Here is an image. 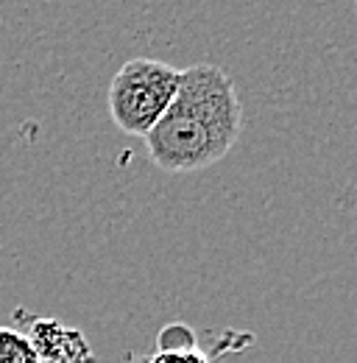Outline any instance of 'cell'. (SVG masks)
<instances>
[{
	"instance_id": "cell-1",
	"label": "cell",
	"mask_w": 357,
	"mask_h": 363,
	"mask_svg": "<svg viewBox=\"0 0 357 363\" xmlns=\"http://www.w3.org/2000/svg\"><path fill=\"white\" fill-rule=\"evenodd\" d=\"M240 132L243 104L232 76L215 65H190L178 73L171 106L142 140L157 168L193 174L221 162Z\"/></svg>"
},
{
	"instance_id": "cell-2",
	"label": "cell",
	"mask_w": 357,
	"mask_h": 363,
	"mask_svg": "<svg viewBox=\"0 0 357 363\" xmlns=\"http://www.w3.org/2000/svg\"><path fill=\"white\" fill-rule=\"evenodd\" d=\"M176 67L159 59H129L109 82L106 106L112 123L132 137H145L171 106L178 87Z\"/></svg>"
},
{
	"instance_id": "cell-3",
	"label": "cell",
	"mask_w": 357,
	"mask_h": 363,
	"mask_svg": "<svg viewBox=\"0 0 357 363\" xmlns=\"http://www.w3.org/2000/svg\"><path fill=\"white\" fill-rule=\"evenodd\" d=\"M28 341L34 344L40 363H95L81 330L64 327L56 318H37Z\"/></svg>"
},
{
	"instance_id": "cell-4",
	"label": "cell",
	"mask_w": 357,
	"mask_h": 363,
	"mask_svg": "<svg viewBox=\"0 0 357 363\" xmlns=\"http://www.w3.org/2000/svg\"><path fill=\"white\" fill-rule=\"evenodd\" d=\"M0 363H40V355L26 333L0 327Z\"/></svg>"
},
{
	"instance_id": "cell-5",
	"label": "cell",
	"mask_w": 357,
	"mask_h": 363,
	"mask_svg": "<svg viewBox=\"0 0 357 363\" xmlns=\"http://www.w3.org/2000/svg\"><path fill=\"white\" fill-rule=\"evenodd\" d=\"M193 350H198V338L196 330L184 321L165 324L157 335V352H193Z\"/></svg>"
},
{
	"instance_id": "cell-6",
	"label": "cell",
	"mask_w": 357,
	"mask_h": 363,
	"mask_svg": "<svg viewBox=\"0 0 357 363\" xmlns=\"http://www.w3.org/2000/svg\"><path fill=\"white\" fill-rule=\"evenodd\" d=\"M145 363H212L201 350L193 352H157L154 358H145Z\"/></svg>"
},
{
	"instance_id": "cell-7",
	"label": "cell",
	"mask_w": 357,
	"mask_h": 363,
	"mask_svg": "<svg viewBox=\"0 0 357 363\" xmlns=\"http://www.w3.org/2000/svg\"><path fill=\"white\" fill-rule=\"evenodd\" d=\"M126 363H145V358H140V355H132V358H129Z\"/></svg>"
}]
</instances>
